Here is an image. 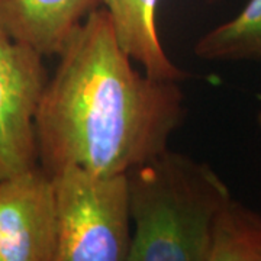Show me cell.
<instances>
[{
    "mask_svg": "<svg viewBox=\"0 0 261 261\" xmlns=\"http://www.w3.org/2000/svg\"><path fill=\"white\" fill-rule=\"evenodd\" d=\"M57 57L35 115L38 160L48 174L67 166L126 174L168 148L185 94L178 82L132 65L105 8L75 27Z\"/></svg>",
    "mask_w": 261,
    "mask_h": 261,
    "instance_id": "1",
    "label": "cell"
},
{
    "mask_svg": "<svg viewBox=\"0 0 261 261\" xmlns=\"http://www.w3.org/2000/svg\"><path fill=\"white\" fill-rule=\"evenodd\" d=\"M128 261H207L215 218L232 197L207 163L166 148L126 173Z\"/></svg>",
    "mask_w": 261,
    "mask_h": 261,
    "instance_id": "2",
    "label": "cell"
},
{
    "mask_svg": "<svg viewBox=\"0 0 261 261\" xmlns=\"http://www.w3.org/2000/svg\"><path fill=\"white\" fill-rule=\"evenodd\" d=\"M57 261H128L132 244L126 174L67 166L53 174Z\"/></svg>",
    "mask_w": 261,
    "mask_h": 261,
    "instance_id": "3",
    "label": "cell"
},
{
    "mask_svg": "<svg viewBox=\"0 0 261 261\" xmlns=\"http://www.w3.org/2000/svg\"><path fill=\"white\" fill-rule=\"evenodd\" d=\"M45 57L0 28V180L39 164L35 115Z\"/></svg>",
    "mask_w": 261,
    "mask_h": 261,
    "instance_id": "4",
    "label": "cell"
},
{
    "mask_svg": "<svg viewBox=\"0 0 261 261\" xmlns=\"http://www.w3.org/2000/svg\"><path fill=\"white\" fill-rule=\"evenodd\" d=\"M58 219L53 176L39 164L0 180L2 261H57Z\"/></svg>",
    "mask_w": 261,
    "mask_h": 261,
    "instance_id": "5",
    "label": "cell"
},
{
    "mask_svg": "<svg viewBox=\"0 0 261 261\" xmlns=\"http://www.w3.org/2000/svg\"><path fill=\"white\" fill-rule=\"evenodd\" d=\"M100 0H0V28L44 57L58 56Z\"/></svg>",
    "mask_w": 261,
    "mask_h": 261,
    "instance_id": "6",
    "label": "cell"
},
{
    "mask_svg": "<svg viewBox=\"0 0 261 261\" xmlns=\"http://www.w3.org/2000/svg\"><path fill=\"white\" fill-rule=\"evenodd\" d=\"M112 19L122 48L151 77L181 82L186 71L174 64L164 51L157 29L159 0H100Z\"/></svg>",
    "mask_w": 261,
    "mask_h": 261,
    "instance_id": "7",
    "label": "cell"
},
{
    "mask_svg": "<svg viewBox=\"0 0 261 261\" xmlns=\"http://www.w3.org/2000/svg\"><path fill=\"white\" fill-rule=\"evenodd\" d=\"M193 51L205 61L261 64V0H248L232 19L203 34Z\"/></svg>",
    "mask_w": 261,
    "mask_h": 261,
    "instance_id": "8",
    "label": "cell"
},
{
    "mask_svg": "<svg viewBox=\"0 0 261 261\" xmlns=\"http://www.w3.org/2000/svg\"><path fill=\"white\" fill-rule=\"evenodd\" d=\"M207 261H261V215L231 197L215 218Z\"/></svg>",
    "mask_w": 261,
    "mask_h": 261,
    "instance_id": "9",
    "label": "cell"
},
{
    "mask_svg": "<svg viewBox=\"0 0 261 261\" xmlns=\"http://www.w3.org/2000/svg\"><path fill=\"white\" fill-rule=\"evenodd\" d=\"M257 123H258V126H260L261 129V111L257 113Z\"/></svg>",
    "mask_w": 261,
    "mask_h": 261,
    "instance_id": "10",
    "label": "cell"
},
{
    "mask_svg": "<svg viewBox=\"0 0 261 261\" xmlns=\"http://www.w3.org/2000/svg\"><path fill=\"white\" fill-rule=\"evenodd\" d=\"M206 2H216V0H206Z\"/></svg>",
    "mask_w": 261,
    "mask_h": 261,
    "instance_id": "11",
    "label": "cell"
},
{
    "mask_svg": "<svg viewBox=\"0 0 261 261\" xmlns=\"http://www.w3.org/2000/svg\"><path fill=\"white\" fill-rule=\"evenodd\" d=\"M0 261H2V257H0Z\"/></svg>",
    "mask_w": 261,
    "mask_h": 261,
    "instance_id": "12",
    "label": "cell"
}]
</instances>
